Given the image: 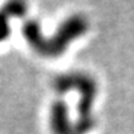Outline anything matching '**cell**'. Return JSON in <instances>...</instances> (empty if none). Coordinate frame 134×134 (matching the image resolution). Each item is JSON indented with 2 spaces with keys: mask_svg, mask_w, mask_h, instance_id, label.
<instances>
[{
  "mask_svg": "<svg viewBox=\"0 0 134 134\" xmlns=\"http://www.w3.org/2000/svg\"><path fill=\"white\" fill-rule=\"evenodd\" d=\"M3 13L10 18H22L27 13V2L26 0H7L2 8Z\"/></svg>",
  "mask_w": 134,
  "mask_h": 134,
  "instance_id": "277c9868",
  "label": "cell"
},
{
  "mask_svg": "<svg viewBox=\"0 0 134 134\" xmlns=\"http://www.w3.org/2000/svg\"><path fill=\"white\" fill-rule=\"evenodd\" d=\"M11 34V26H10V18L7 14L0 10V42L7 40Z\"/></svg>",
  "mask_w": 134,
  "mask_h": 134,
  "instance_id": "5b68a950",
  "label": "cell"
},
{
  "mask_svg": "<svg viewBox=\"0 0 134 134\" xmlns=\"http://www.w3.org/2000/svg\"><path fill=\"white\" fill-rule=\"evenodd\" d=\"M49 126L53 134H74V123L70 120L67 103L62 99L53 101L51 107Z\"/></svg>",
  "mask_w": 134,
  "mask_h": 134,
  "instance_id": "3957f363",
  "label": "cell"
},
{
  "mask_svg": "<svg viewBox=\"0 0 134 134\" xmlns=\"http://www.w3.org/2000/svg\"><path fill=\"white\" fill-rule=\"evenodd\" d=\"M53 88L59 94L69 90L80 93L78 101V119L74 122V134H88L94 127L93 104L97 96V82L86 72H67L60 74L53 80Z\"/></svg>",
  "mask_w": 134,
  "mask_h": 134,
  "instance_id": "7a4b0ae2",
  "label": "cell"
},
{
  "mask_svg": "<svg viewBox=\"0 0 134 134\" xmlns=\"http://www.w3.org/2000/svg\"><path fill=\"white\" fill-rule=\"evenodd\" d=\"M88 29L89 22L86 18L74 14L66 18L49 38L44 36L38 21L26 19L22 25V36L36 53L45 58H58L64 53L71 42L86 34Z\"/></svg>",
  "mask_w": 134,
  "mask_h": 134,
  "instance_id": "6da1fadb",
  "label": "cell"
}]
</instances>
